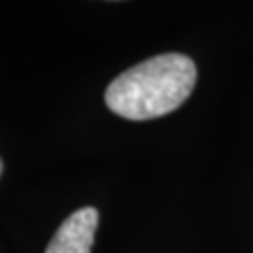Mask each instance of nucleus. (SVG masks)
<instances>
[{
  "instance_id": "2",
  "label": "nucleus",
  "mask_w": 253,
  "mask_h": 253,
  "mask_svg": "<svg viewBox=\"0 0 253 253\" xmlns=\"http://www.w3.org/2000/svg\"><path fill=\"white\" fill-rule=\"evenodd\" d=\"M98 227V210L84 207L58 227L45 253H90Z\"/></svg>"
},
{
  "instance_id": "1",
  "label": "nucleus",
  "mask_w": 253,
  "mask_h": 253,
  "mask_svg": "<svg viewBox=\"0 0 253 253\" xmlns=\"http://www.w3.org/2000/svg\"><path fill=\"white\" fill-rule=\"evenodd\" d=\"M197 68L190 56L165 53L120 73L107 86V107L127 120H150L178 109L190 98Z\"/></svg>"
},
{
  "instance_id": "3",
  "label": "nucleus",
  "mask_w": 253,
  "mask_h": 253,
  "mask_svg": "<svg viewBox=\"0 0 253 253\" xmlns=\"http://www.w3.org/2000/svg\"><path fill=\"white\" fill-rule=\"evenodd\" d=\"M2 171H4V165H2V160H0V176H2Z\"/></svg>"
}]
</instances>
